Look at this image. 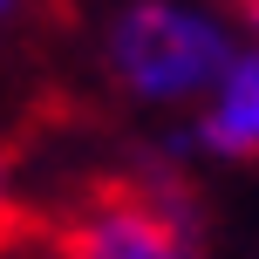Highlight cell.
Returning <instances> with one entry per match:
<instances>
[{
    "mask_svg": "<svg viewBox=\"0 0 259 259\" xmlns=\"http://www.w3.org/2000/svg\"><path fill=\"white\" fill-rule=\"evenodd\" d=\"M239 48V21L205 0H130L103 27V75L137 109H191Z\"/></svg>",
    "mask_w": 259,
    "mask_h": 259,
    "instance_id": "1",
    "label": "cell"
},
{
    "mask_svg": "<svg viewBox=\"0 0 259 259\" xmlns=\"http://www.w3.org/2000/svg\"><path fill=\"white\" fill-rule=\"evenodd\" d=\"M48 259H219V252L205 246V219L184 191L116 184L62 225Z\"/></svg>",
    "mask_w": 259,
    "mask_h": 259,
    "instance_id": "2",
    "label": "cell"
},
{
    "mask_svg": "<svg viewBox=\"0 0 259 259\" xmlns=\"http://www.w3.org/2000/svg\"><path fill=\"white\" fill-rule=\"evenodd\" d=\"M191 150L211 164H259V41L239 34L211 89L191 103Z\"/></svg>",
    "mask_w": 259,
    "mask_h": 259,
    "instance_id": "3",
    "label": "cell"
},
{
    "mask_svg": "<svg viewBox=\"0 0 259 259\" xmlns=\"http://www.w3.org/2000/svg\"><path fill=\"white\" fill-rule=\"evenodd\" d=\"M14 205H21V164H14V157L0 150V225L14 219Z\"/></svg>",
    "mask_w": 259,
    "mask_h": 259,
    "instance_id": "4",
    "label": "cell"
},
{
    "mask_svg": "<svg viewBox=\"0 0 259 259\" xmlns=\"http://www.w3.org/2000/svg\"><path fill=\"white\" fill-rule=\"evenodd\" d=\"M27 7V0H0V21H14V14H21Z\"/></svg>",
    "mask_w": 259,
    "mask_h": 259,
    "instance_id": "5",
    "label": "cell"
},
{
    "mask_svg": "<svg viewBox=\"0 0 259 259\" xmlns=\"http://www.w3.org/2000/svg\"><path fill=\"white\" fill-rule=\"evenodd\" d=\"M232 7H239V14H246V21H259V0H232Z\"/></svg>",
    "mask_w": 259,
    "mask_h": 259,
    "instance_id": "6",
    "label": "cell"
},
{
    "mask_svg": "<svg viewBox=\"0 0 259 259\" xmlns=\"http://www.w3.org/2000/svg\"><path fill=\"white\" fill-rule=\"evenodd\" d=\"M0 259H14V252H0Z\"/></svg>",
    "mask_w": 259,
    "mask_h": 259,
    "instance_id": "7",
    "label": "cell"
}]
</instances>
